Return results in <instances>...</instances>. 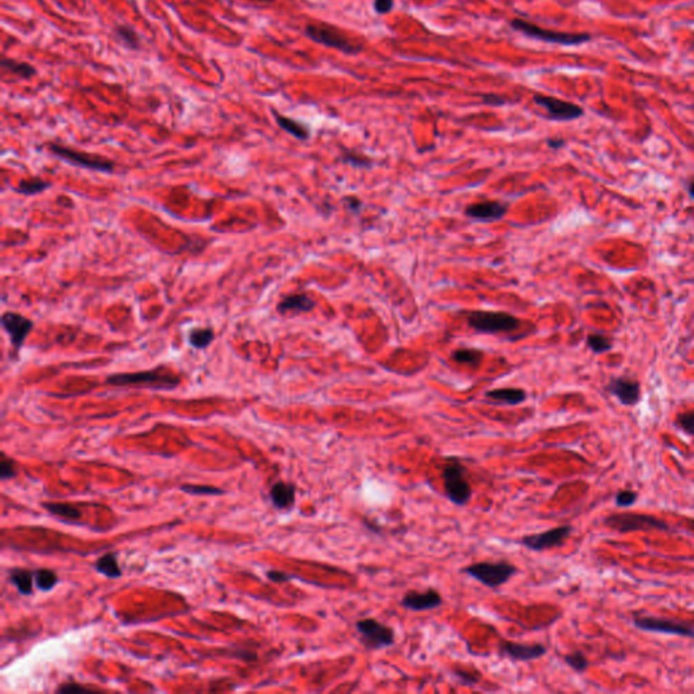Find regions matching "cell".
<instances>
[{
  "label": "cell",
  "instance_id": "6da1fadb",
  "mask_svg": "<svg viewBox=\"0 0 694 694\" xmlns=\"http://www.w3.org/2000/svg\"><path fill=\"white\" fill-rule=\"evenodd\" d=\"M180 383L181 378L164 367L133 373H115L106 378V384L111 387H146L153 389H173L178 387Z\"/></svg>",
  "mask_w": 694,
  "mask_h": 694
},
{
  "label": "cell",
  "instance_id": "7a4b0ae2",
  "mask_svg": "<svg viewBox=\"0 0 694 694\" xmlns=\"http://www.w3.org/2000/svg\"><path fill=\"white\" fill-rule=\"evenodd\" d=\"M46 148L53 156L71 164L73 167H81L86 170L98 171L104 174H113L115 170V163L113 160L99 155L83 152L57 143H49Z\"/></svg>",
  "mask_w": 694,
  "mask_h": 694
},
{
  "label": "cell",
  "instance_id": "3957f363",
  "mask_svg": "<svg viewBox=\"0 0 694 694\" xmlns=\"http://www.w3.org/2000/svg\"><path fill=\"white\" fill-rule=\"evenodd\" d=\"M305 35L318 44L340 50L346 55H357L364 49V45L360 41L353 39L338 28L325 22L308 23L305 26Z\"/></svg>",
  "mask_w": 694,
  "mask_h": 694
},
{
  "label": "cell",
  "instance_id": "277c9868",
  "mask_svg": "<svg viewBox=\"0 0 694 694\" xmlns=\"http://www.w3.org/2000/svg\"><path fill=\"white\" fill-rule=\"evenodd\" d=\"M443 488L447 499L457 506H464L472 497V488L465 477V468L459 459H450L443 468Z\"/></svg>",
  "mask_w": 694,
  "mask_h": 694
},
{
  "label": "cell",
  "instance_id": "5b68a950",
  "mask_svg": "<svg viewBox=\"0 0 694 694\" xmlns=\"http://www.w3.org/2000/svg\"><path fill=\"white\" fill-rule=\"evenodd\" d=\"M517 571V567L509 561H480L463 568V572L490 588L508 584Z\"/></svg>",
  "mask_w": 694,
  "mask_h": 694
},
{
  "label": "cell",
  "instance_id": "8992f818",
  "mask_svg": "<svg viewBox=\"0 0 694 694\" xmlns=\"http://www.w3.org/2000/svg\"><path fill=\"white\" fill-rule=\"evenodd\" d=\"M468 325L483 334H508L519 329L521 320L508 312L472 311L468 314Z\"/></svg>",
  "mask_w": 694,
  "mask_h": 694
},
{
  "label": "cell",
  "instance_id": "52a82bcc",
  "mask_svg": "<svg viewBox=\"0 0 694 694\" xmlns=\"http://www.w3.org/2000/svg\"><path fill=\"white\" fill-rule=\"evenodd\" d=\"M512 29L514 30H518L521 33H523L525 36L530 37V38H536V39H540V41H546V42H550V44H559V45H567V46H572V45H582L585 44L587 41L591 39V36L587 35V33H561V32H555V30H549V29H544V28H540L532 22H528V21H523V19H512L510 22Z\"/></svg>",
  "mask_w": 694,
  "mask_h": 694
},
{
  "label": "cell",
  "instance_id": "ba28073f",
  "mask_svg": "<svg viewBox=\"0 0 694 694\" xmlns=\"http://www.w3.org/2000/svg\"><path fill=\"white\" fill-rule=\"evenodd\" d=\"M605 525L613 530L620 533L637 532V530H670V526L657 517L647 514H635V512H619L612 514L605 519Z\"/></svg>",
  "mask_w": 694,
  "mask_h": 694
},
{
  "label": "cell",
  "instance_id": "9c48e42d",
  "mask_svg": "<svg viewBox=\"0 0 694 694\" xmlns=\"http://www.w3.org/2000/svg\"><path fill=\"white\" fill-rule=\"evenodd\" d=\"M356 628L366 650L377 651L395 644V630L391 626L377 621L376 619L360 620L356 622Z\"/></svg>",
  "mask_w": 694,
  "mask_h": 694
},
{
  "label": "cell",
  "instance_id": "30bf717a",
  "mask_svg": "<svg viewBox=\"0 0 694 694\" xmlns=\"http://www.w3.org/2000/svg\"><path fill=\"white\" fill-rule=\"evenodd\" d=\"M1 327L6 331V334L10 338V343L14 347V353H18L22 346L25 345L26 338L30 335L32 329L35 327L33 320L29 318L8 311L1 315Z\"/></svg>",
  "mask_w": 694,
  "mask_h": 694
},
{
  "label": "cell",
  "instance_id": "8fae6325",
  "mask_svg": "<svg viewBox=\"0 0 694 694\" xmlns=\"http://www.w3.org/2000/svg\"><path fill=\"white\" fill-rule=\"evenodd\" d=\"M571 532H572V526H570V525L557 526V528L546 530L543 533L525 536L521 539L519 544L530 549V550H534V552H543V550L561 546L563 541L570 536Z\"/></svg>",
  "mask_w": 694,
  "mask_h": 694
},
{
  "label": "cell",
  "instance_id": "7c38bea8",
  "mask_svg": "<svg viewBox=\"0 0 694 694\" xmlns=\"http://www.w3.org/2000/svg\"><path fill=\"white\" fill-rule=\"evenodd\" d=\"M533 101L536 105L547 110L548 118L552 121H572L581 118L585 114V111L579 105L555 97L536 95Z\"/></svg>",
  "mask_w": 694,
  "mask_h": 694
},
{
  "label": "cell",
  "instance_id": "4fadbf2b",
  "mask_svg": "<svg viewBox=\"0 0 694 694\" xmlns=\"http://www.w3.org/2000/svg\"><path fill=\"white\" fill-rule=\"evenodd\" d=\"M633 624L642 630L694 637L693 626L688 625L685 622L673 621V620L657 619V617H636L633 620Z\"/></svg>",
  "mask_w": 694,
  "mask_h": 694
},
{
  "label": "cell",
  "instance_id": "5bb4252c",
  "mask_svg": "<svg viewBox=\"0 0 694 694\" xmlns=\"http://www.w3.org/2000/svg\"><path fill=\"white\" fill-rule=\"evenodd\" d=\"M606 391L615 398H617L621 404L628 407L639 404L642 399L640 383L628 376L616 377L610 380V383L606 385Z\"/></svg>",
  "mask_w": 694,
  "mask_h": 694
},
{
  "label": "cell",
  "instance_id": "9a60e30c",
  "mask_svg": "<svg viewBox=\"0 0 694 694\" xmlns=\"http://www.w3.org/2000/svg\"><path fill=\"white\" fill-rule=\"evenodd\" d=\"M442 605V597L437 590L429 588L426 591H408L404 594L402 606L412 612L432 610Z\"/></svg>",
  "mask_w": 694,
  "mask_h": 694
},
{
  "label": "cell",
  "instance_id": "2e32d148",
  "mask_svg": "<svg viewBox=\"0 0 694 694\" xmlns=\"http://www.w3.org/2000/svg\"><path fill=\"white\" fill-rule=\"evenodd\" d=\"M499 651L503 657L514 662H529L543 658L547 654V647L543 644H521L514 642H502Z\"/></svg>",
  "mask_w": 694,
  "mask_h": 694
},
{
  "label": "cell",
  "instance_id": "e0dca14e",
  "mask_svg": "<svg viewBox=\"0 0 694 694\" xmlns=\"http://www.w3.org/2000/svg\"><path fill=\"white\" fill-rule=\"evenodd\" d=\"M509 211V205L502 201H480L465 208V215L471 219L483 221L501 220Z\"/></svg>",
  "mask_w": 694,
  "mask_h": 694
},
{
  "label": "cell",
  "instance_id": "ac0fdd59",
  "mask_svg": "<svg viewBox=\"0 0 694 694\" xmlns=\"http://www.w3.org/2000/svg\"><path fill=\"white\" fill-rule=\"evenodd\" d=\"M316 302L312 297L304 293H294L284 297L278 304H277V312L281 315H288V314H305L311 312L315 308Z\"/></svg>",
  "mask_w": 694,
  "mask_h": 694
},
{
  "label": "cell",
  "instance_id": "d6986e66",
  "mask_svg": "<svg viewBox=\"0 0 694 694\" xmlns=\"http://www.w3.org/2000/svg\"><path fill=\"white\" fill-rule=\"evenodd\" d=\"M270 499L277 509L289 510L296 501V487L291 483L277 481L270 490Z\"/></svg>",
  "mask_w": 694,
  "mask_h": 694
},
{
  "label": "cell",
  "instance_id": "ffe728a7",
  "mask_svg": "<svg viewBox=\"0 0 694 694\" xmlns=\"http://www.w3.org/2000/svg\"><path fill=\"white\" fill-rule=\"evenodd\" d=\"M484 396L490 401L508 405H517L526 401V392L521 388H497L487 391Z\"/></svg>",
  "mask_w": 694,
  "mask_h": 694
},
{
  "label": "cell",
  "instance_id": "44dd1931",
  "mask_svg": "<svg viewBox=\"0 0 694 694\" xmlns=\"http://www.w3.org/2000/svg\"><path fill=\"white\" fill-rule=\"evenodd\" d=\"M274 117H276V121L278 124V126L281 129H284L285 132H288L289 135H292L293 137L298 139V140H308L309 136H311V132H309V128L300 122V121H296L293 118H289L287 115H282V114H278L274 111Z\"/></svg>",
  "mask_w": 694,
  "mask_h": 694
},
{
  "label": "cell",
  "instance_id": "7402d4cb",
  "mask_svg": "<svg viewBox=\"0 0 694 694\" xmlns=\"http://www.w3.org/2000/svg\"><path fill=\"white\" fill-rule=\"evenodd\" d=\"M215 331L211 327H195L191 329L187 334V340L191 347L197 350H204L211 346L215 340Z\"/></svg>",
  "mask_w": 694,
  "mask_h": 694
},
{
  "label": "cell",
  "instance_id": "603a6c76",
  "mask_svg": "<svg viewBox=\"0 0 694 694\" xmlns=\"http://www.w3.org/2000/svg\"><path fill=\"white\" fill-rule=\"evenodd\" d=\"M10 581L12 585L18 588V591L23 595H30L33 592V581H35V572L23 570V568H15L10 572Z\"/></svg>",
  "mask_w": 694,
  "mask_h": 694
},
{
  "label": "cell",
  "instance_id": "cb8c5ba5",
  "mask_svg": "<svg viewBox=\"0 0 694 694\" xmlns=\"http://www.w3.org/2000/svg\"><path fill=\"white\" fill-rule=\"evenodd\" d=\"M0 66L3 70H6L12 75H17L22 79H30L37 73L36 68L32 64L25 63V61H18L14 59H8V57H3L0 61Z\"/></svg>",
  "mask_w": 694,
  "mask_h": 694
},
{
  "label": "cell",
  "instance_id": "d4e9b609",
  "mask_svg": "<svg viewBox=\"0 0 694 694\" xmlns=\"http://www.w3.org/2000/svg\"><path fill=\"white\" fill-rule=\"evenodd\" d=\"M452 358L457 364L463 365L479 366L484 358V353L477 349H457L453 351Z\"/></svg>",
  "mask_w": 694,
  "mask_h": 694
},
{
  "label": "cell",
  "instance_id": "484cf974",
  "mask_svg": "<svg viewBox=\"0 0 694 694\" xmlns=\"http://www.w3.org/2000/svg\"><path fill=\"white\" fill-rule=\"evenodd\" d=\"M95 568L101 574H104L105 577H109V578H118V577H121V572H122L118 566L117 557L113 553H106V555L101 556L98 559V561L95 563Z\"/></svg>",
  "mask_w": 694,
  "mask_h": 694
},
{
  "label": "cell",
  "instance_id": "4316f807",
  "mask_svg": "<svg viewBox=\"0 0 694 694\" xmlns=\"http://www.w3.org/2000/svg\"><path fill=\"white\" fill-rule=\"evenodd\" d=\"M52 183L46 182L45 180L41 178H30V180H22L15 187V191L23 195H37L44 193L46 189H49Z\"/></svg>",
  "mask_w": 694,
  "mask_h": 694
},
{
  "label": "cell",
  "instance_id": "83f0119b",
  "mask_svg": "<svg viewBox=\"0 0 694 694\" xmlns=\"http://www.w3.org/2000/svg\"><path fill=\"white\" fill-rule=\"evenodd\" d=\"M44 509H46L48 512L60 517V518H64V519H70V521H77L81 518V512L79 509L73 508V505H68V503H44L42 505Z\"/></svg>",
  "mask_w": 694,
  "mask_h": 694
},
{
  "label": "cell",
  "instance_id": "f1b7e54d",
  "mask_svg": "<svg viewBox=\"0 0 694 694\" xmlns=\"http://www.w3.org/2000/svg\"><path fill=\"white\" fill-rule=\"evenodd\" d=\"M587 346L588 349L595 353V354H602V353H606L609 350H612L613 347V343H612V339L608 338L606 335L604 334H590L587 336Z\"/></svg>",
  "mask_w": 694,
  "mask_h": 694
},
{
  "label": "cell",
  "instance_id": "f546056e",
  "mask_svg": "<svg viewBox=\"0 0 694 694\" xmlns=\"http://www.w3.org/2000/svg\"><path fill=\"white\" fill-rule=\"evenodd\" d=\"M57 582H59V578H57L56 572H53L50 570L41 568V570L35 571V584L39 590L49 591L57 585Z\"/></svg>",
  "mask_w": 694,
  "mask_h": 694
},
{
  "label": "cell",
  "instance_id": "4dcf8cb0",
  "mask_svg": "<svg viewBox=\"0 0 694 694\" xmlns=\"http://www.w3.org/2000/svg\"><path fill=\"white\" fill-rule=\"evenodd\" d=\"M115 35L131 49H140V37L133 28L128 25H118L115 28Z\"/></svg>",
  "mask_w": 694,
  "mask_h": 694
},
{
  "label": "cell",
  "instance_id": "1f68e13d",
  "mask_svg": "<svg viewBox=\"0 0 694 694\" xmlns=\"http://www.w3.org/2000/svg\"><path fill=\"white\" fill-rule=\"evenodd\" d=\"M342 162L346 163V164H350L353 167H364V168H367V167H372L373 162L365 156V155H360L357 152H346L342 155Z\"/></svg>",
  "mask_w": 694,
  "mask_h": 694
},
{
  "label": "cell",
  "instance_id": "d6a6232c",
  "mask_svg": "<svg viewBox=\"0 0 694 694\" xmlns=\"http://www.w3.org/2000/svg\"><path fill=\"white\" fill-rule=\"evenodd\" d=\"M675 425L688 436L694 437V408L677 416Z\"/></svg>",
  "mask_w": 694,
  "mask_h": 694
},
{
  "label": "cell",
  "instance_id": "836d02e7",
  "mask_svg": "<svg viewBox=\"0 0 694 694\" xmlns=\"http://www.w3.org/2000/svg\"><path fill=\"white\" fill-rule=\"evenodd\" d=\"M564 662L571 668H574L577 673H584L586 668L588 667V662H587V659H586L585 655L581 651H575L572 654L566 655L564 657Z\"/></svg>",
  "mask_w": 694,
  "mask_h": 694
},
{
  "label": "cell",
  "instance_id": "e575fe53",
  "mask_svg": "<svg viewBox=\"0 0 694 694\" xmlns=\"http://www.w3.org/2000/svg\"><path fill=\"white\" fill-rule=\"evenodd\" d=\"M181 490L190 494V495H219V494H224V491H221L219 488L216 487H211V485H191V484H184L181 487Z\"/></svg>",
  "mask_w": 694,
  "mask_h": 694
},
{
  "label": "cell",
  "instance_id": "d590c367",
  "mask_svg": "<svg viewBox=\"0 0 694 694\" xmlns=\"http://www.w3.org/2000/svg\"><path fill=\"white\" fill-rule=\"evenodd\" d=\"M637 501V492L632 490H622L616 495V505L620 508H629Z\"/></svg>",
  "mask_w": 694,
  "mask_h": 694
},
{
  "label": "cell",
  "instance_id": "8d00e7d4",
  "mask_svg": "<svg viewBox=\"0 0 694 694\" xmlns=\"http://www.w3.org/2000/svg\"><path fill=\"white\" fill-rule=\"evenodd\" d=\"M17 474V467L15 463L11 459H7L4 453H1V461H0V477L3 480L11 479Z\"/></svg>",
  "mask_w": 694,
  "mask_h": 694
},
{
  "label": "cell",
  "instance_id": "74e56055",
  "mask_svg": "<svg viewBox=\"0 0 694 694\" xmlns=\"http://www.w3.org/2000/svg\"><path fill=\"white\" fill-rule=\"evenodd\" d=\"M453 674H454V675H456V677H457V678H459L463 684H465V685H475L476 682H479V679H480V675H479V674H470V673L463 671V670H461V671H459V670H457V671H454Z\"/></svg>",
  "mask_w": 694,
  "mask_h": 694
},
{
  "label": "cell",
  "instance_id": "f35d334b",
  "mask_svg": "<svg viewBox=\"0 0 694 694\" xmlns=\"http://www.w3.org/2000/svg\"><path fill=\"white\" fill-rule=\"evenodd\" d=\"M395 0H374V10L377 14H388L394 8Z\"/></svg>",
  "mask_w": 694,
  "mask_h": 694
},
{
  "label": "cell",
  "instance_id": "ab89813d",
  "mask_svg": "<svg viewBox=\"0 0 694 694\" xmlns=\"http://www.w3.org/2000/svg\"><path fill=\"white\" fill-rule=\"evenodd\" d=\"M267 578L276 584H282V582H288L292 577L285 572H281V571H269Z\"/></svg>",
  "mask_w": 694,
  "mask_h": 694
},
{
  "label": "cell",
  "instance_id": "60d3db41",
  "mask_svg": "<svg viewBox=\"0 0 694 694\" xmlns=\"http://www.w3.org/2000/svg\"><path fill=\"white\" fill-rule=\"evenodd\" d=\"M59 692L61 693H70V692H87V688H83L77 684H66L61 688H59Z\"/></svg>",
  "mask_w": 694,
  "mask_h": 694
},
{
  "label": "cell",
  "instance_id": "b9f144b4",
  "mask_svg": "<svg viewBox=\"0 0 694 694\" xmlns=\"http://www.w3.org/2000/svg\"><path fill=\"white\" fill-rule=\"evenodd\" d=\"M483 101H484V104L494 105V106H499V105L506 104L505 98H501V97H497V95H484Z\"/></svg>",
  "mask_w": 694,
  "mask_h": 694
},
{
  "label": "cell",
  "instance_id": "7bdbcfd3",
  "mask_svg": "<svg viewBox=\"0 0 694 694\" xmlns=\"http://www.w3.org/2000/svg\"><path fill=\"white\" fill-rule=\"evenodd\" d=\"M345 202H346L347 208L350 211H353V212H358L363 208V202L358 198H356V197H349V198H346Z\"/></svg>",
  "mask_w": 694,
  "mask_h": 694
},
{
  "label": "cell",
  "instance_id": "ee69618b",
  "mask_svg": "<svg viewBox=\"0 0 694 694\" xmlns=\"http://www.w3.org/2000/svg\"><path fill=\"white\" fill-rule=\"evenodd\" d=\"M566 144V142L563 139H549L548 146L552 148V149H559V148H563Z\"/></svg>",
  "mask_w": 694,
  "mask_h": 694
},
{
  "label": "cell",
  "instance_id": "f6af8a7d",
  "mask_svg": "<svg viewBox=\"0 0 694 694\" xmlns=\"http://www.w3.org/2000/svg\"><path fill=\"white\" fill-rule=\"evenodd\" d=\"M686 190H688L689 195H691V197H692L694 200V180L686 184Z\"/></svg>",
  "mask_w": 694,
  "mask_h": 694
},
{
  "label": "cell",
  "instance_id": "bcb514c9",
  "mask_svg": "<svg viewBox=\"0 0 694 694\" xmlns=\"http://www.w3.org/2000/svg\"><path fill=\"white\" fill-rule=\"evenodd\" d=\"M251 1H262V3H269V1H274V0H251Z\"/></svg>",
  "mask_w": 694,
  "mask_h": 694
}]
</instances>
